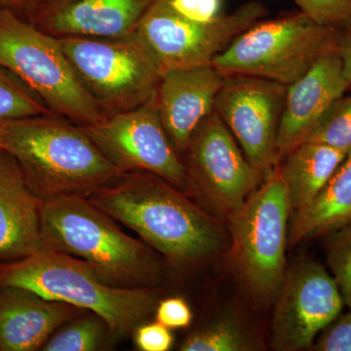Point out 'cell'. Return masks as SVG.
Segmentation results:
<instances>
[{
    "instance_id": "ac0fdd59",
    "label": "cell",
    "mask_w": 351,
    "mask_h": 351,
    "mask_svg": "<svg viewBox=\"0 0 351 351\" xmlns=\"http://www.w3.org/2000/svg\"><path fill=\"white\" fill-rule=\"evenodd\" d=\"M41 204L20 168L0 178V257L25 258L43 248Z\"/></svg>"
},
{
    "instance_id": "d6a6232c",
    "label": "cell",
    "mask_w": 351,
    "mask_h": 351,
    "mask_svg": "<svg viewBox=\"0 0 351 351\" xmlns=\"http://www.w3.org/2000/svg\"><path fill=\"white\" fill-rule=\"evenodd\" d=\"M7 157L8 156H7L5 152L0 151V178L19 168L17 163H13L12 161L7 159Z\"/></svg>"
},
{
    "instance_id": "484cf974",
    "label": "cell",
    "mask_w": 351,
    "mask_h": 351,
    "mask_svg": "<svg viewBox=\"0 0 351 351\" xmlns=\"http://www.w3.org/2000/svg\"><path fill=\"white\" fill-rule=\"evenodd\" d=\"M301 12L318 24L345 34L351 31V0H294Z\"/></svg>"
},
{
    "instance_id": "ffe728a7",
    "label": "cell",
    "mask_w": 351,
    "mask_h": 351,
    "mask_svg": "<svg viewBox=\"0 0 351 351\" xmlns=\"http://www.w3.org/2000/svg\"><path fill=\"white\" fill-rule=\"evenodd\" d=\"M351 221V152L326 186L304 209L295 212L288 239L291 246L321 237Z\"/></svg>"
},
{
    "instance_id": "9a60e30c",
    "label": "cell",
    "mask_w": 351,
    "mask_h": 351,
    "mask_svg": "<svg viewBox=\"0 0 351 351\" xmlns=\"http://www.w3.org/2000/svg\"><path fill=\"white\" fill-rule=\"evenodd\" d=\"M348 89L338 51L321 58L306 75L288 85L277 134L279 165L306 141L330 106Z\"/></svg>"
},
{
    "instance_id": "d6986e66",
    "label": "cell",
    "mask_w": 351,
    "mask_h": 351,
    "mask_svg": "<svg viewBox=\"0 0 351 351\" xmlns=\"http://www.w3.org/2000/svg\"><path fill=\"white\" fill-rule=\"evenodd\" d=\"M346 156L329 145L304 142L284 158L279 168L294 212L317 197Z\"/></svg>"
},
{
    "instance_id": "cb8c5ba5",
    "label": "cell",
    "mask_w": 351,
    "mask_h": 351,
    "mask_svg": "<svg viewBox=\"0 0 351 351\" xmlns=\"http://www.w3.org/2000/svg\"><path fill=\"white\" fill-rule=\"evenodd\" d=\"M54 114L24 83L0 66V122Z\"/></svg>"
},
{
    "instance_id": "30bf717a",
    "label": "cell",
    "mask_w": 351,
    "mask_h": 351,
    "mask_svg": "<svg viewBox=\"0 0 351 351\" xmlns=\"http://www.w3.org/2000/svg\"><path fill=\"white\" fill-rule=\"evenodd\" d=\"M80 127L104 156L124 173H151L176 189L188 186L186 166L164 129L156 96L129 112Z\"/></svg>"
},
{
    "instance_id": "4dcf8cb0",
    "label": "cell",
    "mask_w": 351,
    "mask_h": 351,
    "mask_svg": "<svg viewBox=\"0 0 351 351\" xmlns=\"http://www.w3.org/2000/svg\"><path fill=\"white\" fill-rule=\"evenodd\" d=\"M338 52L341 58L343 75L351 88V31L341 34Z\"/></svg>"
},
{
    "instance_id": "1f68e13d",
    "label": "cell",
    "mask_w": 351,
    "mask_h": 351,
    "mask_svg": "<svg viewBox=\"0 0 351 351\" xmlns=\"http://www.w3.org/2000/svg\"><path fill=\"white\" fill-rule=\"evenodd\" d=\"M40 0H0L1 7L9 9L17 14L18 16L24 15L29 17V22H32V17L38 9Z\"/></svg>"
},
{
    "instance_id": "83f0119b",
    "label": "cell",
    "mask_w": 351,
    "mask_h": 351,
    "mask_svg": "<svg viewBox=\"0 0 351 351\" xmlns=\"http://www.w3.org/2000/svg\"><path fill=\"white\" fill-rule=\"evenodd\" d=\"M191 320V307L182 298H169L157 304L156 321L169 329L188 327Z\"/></svg>"
},
{
    "instance_id": "9c48e42d",
    "label": "cell",
    "mask_w": 351,
    "mask_h": 351,
    "mask_svg": "<svg viewBox=\"0 0 351 351\" xmlns=\"http://www.w3.org/2000/svg\"><path fill=\"white\" fill-rule=\"evenodd\" d=\"M267 15L265 4L253 0L211 22H196L176 12L169 0H156L135 32L162 75L171 69L210 66L237 36Z\"/></svg>"
},
{
    "instance_id": "8fae6325",
    "label": "cell",
    "mask_w": 351,
    "mask_h": 351,
    "mask_svg": "<svg viewBox=\"0 0 351 351\" xmlns=\"http://www.w3.org/2000/svg\"><path fill=\"white\" fill-rule=\"evenodd\" d=\"M286 90V85L265 78L225 75L215 101V112L262 181L279 166L276 141Z\"/></svg>"
},
{
    "instance_id": "f546056e",
    "label": "cell",
    "mask_w": 351,
    "mask_h": 351,
    "mask_svg": "<svg viewBox=\"0 0 351 351\" xmlns=\"http://www.w3.org/2000/svg\"><path fill=\"white\" fill-rule=\"evenodd\" d=\"M136 345L143 351H167L173 346L169 328L159 322L138 326L135 334Z\"/></svg>"
},
{
    "instance_id": "8992f818",
    "label": "cell",
    "mask_w": 351,
    "mask_h": 351,
    "mask_svg": "<svg viewBox=\"0 0 351 351\" xmlns=\"http://www.w3.org/2000/svg\"><path fill=\"white\" fill-rule=\"evenodd\" d=\"M343 32L301 12L260 20L237 36L212 66L223 75H247L292 84L330 53Z\"/></svg>"
},
{
    "instance_id": "5b68a950",
    "label": "cell",
    "mask_w": 351,
    "mask_h": 351,
    "mask_svg": "<svg viewBox=\"0 0 351 351\" xmlns=\"http://www.w3.org/2000/svg\"><path fill=\"white\" fill-rule=\"evenodd\" d=\"M0 66L10 71L51 112L76 125L105 115L80 82L59 38L0 7Z\"/></svg>"
},
{
    "instance_id": "7a4b0ae2",
    "label": "cell",
    "mask_w": 351,
    "mask_h": 351,
    "mask_svg": "<svg viewBox=\"0 0 351 351\" xmlns=\"http://www.w3.org/2000/svg\"><path fill=\"white\" fill-rule=\"evenodd\" d=\"M0 151L16 161L27 186L41 199L84 196L126 174L82 127L55 114L0 122Z\"/></svg>"
},
{
    "instance_id": "836d02e7",
    "label": "cell",
    "mask_w": 351,
    "mask_h": 351,
    "mask_svg": "<svg viewBox=\"0 0 351 351\" xmlns=\"http://www.w3.org/2000/svg\"><path fill=\"white\" fill-rule=\"evenodd\" d=\"M0 7H1V3H0Z\"/></svg>"
},
{
    "instance_id": "ba28073f",
    "label": "cell",
    "mask_w": 351,
    "mask_h": 351,
    "mask_svg": "<svg viewBox=\"0 0 351 351\" xmlns=\"http://www.w3.org/2000/svg\"><path fill=\"white\" fill-rule=\"evenodd\" d=\"M292 210L280 168L230 215L233 258L252 297L276 301L285 278L288 219Z\"/></svg>"
},
{
    "instance_id": "44dd1931",
    "label": "cell",
    "mask_w": 351,
    "mask_h": 351,
    "mask_svg": "<svg viewBox=\"0 0 351 351\" xmlns=\"http://www.w3.org/2000/svg\"><path fill=\"white\" fill-rule=\"evenodd\" d=\"M257 348L255 339L237 320L226 318L191 335L182 351H248Z\"/></svg>"
},
{
    "instance_id": "d4e9b609",
    "label": "cell",
    "mask_w": 351,
    "mask_h": 351,
    "mask_svg": "<svg viewBox=\"0 0 351 351\" xmlns=\"http://www.w3.org/2000/svg\"><path fill=\"white\" fill-rule=\"evenodd\" d=\"M103 325L98 319H82L58 332L43 348L47 351H89L98 348Z\"/></svg>"
},
{
    "instance_id": "3957f363",
    "label": "cell",
    "mask_w": 351,
    "mask_h": 351,
    "mask_svg": "<svg viewBox=\"0 0 351 351\" xmlns=\"http://www.w3.org/2000/svg\"><path fill=\"white\" fill-rule=\"evenodd\" d=\"M0 287L25 289L49 301L91 311L121 336L137 329L158 304L154 289L114 285L82 261L44 247L20 262L1 265Z\"/></svg>"
},
{
    "instance_id": "2e32d148",
    "label": "cell",
    "mask_w": 351,
    "mask_h": 351,
    "mask_svg": "<svg viewBox=\"0 0 351 351\" xmlns=\"http://www.w3.org/2000/svg\"><path fill=\"white\" fill-rule=\"evenodd\" d=\"M156 0H40L32 24L55 38H110L135 31Z\"/></svg>"
},
{
    "instance_id": "4fadbf2b",
    "label": "cell",
    "mask_w": 351,
    "mask_h": 351,
    "mask_svg": "<svg viewBox=\"0 0 351 351\" xmlns=\"http://www.w3.org/2000/svg\"><path fill=\"white\" fill-rule=\"evenodd\" d=\"M182 156L189 182L228 216L244 204L262 182L215 110L197 127Z\"/></svg>"
},
{
    "instance_id": "52a82bcc",
    "label": "cell",
    "mask_w": 351,
    "mask_h": 351,
    "mask_svg": "<svg viewBox=\"0 0 351 351\" xmlns=\"http://www.w3.org/2000/svg\"><path fill=\"white\" fill-rule=\"evenodd\" d=\"M80 82L105 117L145 105L161 78L151 51L136 32L110 38H60Z\"/></svg>"
},
{
    "instance_id": "277c9868",
    "label": "cell",
    "mask_w": 351,
    "mask_h": 351,
    "mask_svg": "<svg viewBox=\"0 0 351 351\" xmlns=\"http://www.w3.org/2000/svg\"><path fill=\"white\" fill-rule=\"evenodd\" d=\"M40 230L44 248L82 261L114 285L142 287L158 270L154 253L85 196L43 199Z\"/></svg>"
},
{
    "instance_id": "603a6c76",
    "label": "cell",
    "mask_w": 351,
    "mask_h": 351,
    "mask_svg": "<svg viewBox=\"0 0 351 351\" xmlns=\"http://www.w3.org/2000/svg\"><path fill=\"white\" fill-rule=\"evenodd\" d=\"M328 269L351 311V221L321 235Z\"/></svg>"
},
{
    "instance_id": "4316f807",
    "label": "cell",
    "mask_w": 351,
    "mask_h": 351,
    "mask_svg": "<svg viewBox=\"0 0 351 351\" xmlns=\"http://www.w3.org/2000/svg\"><path fill=\"white\" fill-rule=\"evenodd\" d=\"M313 351H351V311L339 314L314 339Z\"/></svg>"
},
{
    "instance_id": "7402d4cb",
    "label": "cell",
    "mask_w": 351,
    "mask_h": 351,
    "mask_svg": "<svg viewBox=\"0 0 351 351\" xmlns=\"http://www.w3.org/2000/svg\"><path fill=\"white\" fill-rule=\"evenodd\" d=\"M304 142H316L332 149L351 152V94H345L330 106Z\"/></svg>"
},
{
    "instance_id": "5bb4252c",
    "label": "cell",
    "mask_w": 351,
    "mask_h": 351,
    "mask_svg": "<svg viewBox=\"0 0 351 351\" xmlns=\"http://www.w3.org/2000/svg\"><path fill=\"white\" fill-rule=\"evenodd\" d=\"M223 80L225 75L212 64L171 69L161 75L156 94L157 110L180 156L201 122L214 112Z\"/></svg>"
},
{
    "instance_id": "e0dca14e",
    "label": "cell",
    "mask_w": 351,
    "mask_h": 351,
    "mask_svg": "<svg viewBox=\"0 0 351 351\" xmlns=\"http://www.w3.org/2000/svg\"><path fill=\"white\" fill-rule=\"evenodd\" d=\"M76 313V307L31 291L0 287V350H38Z\"/></svg>"
},
{
    "instance_id": "f1b7e54d",
    "label": "cell",
    "mask_w": 351,
    "mask_h": 351,
    "mask_svg": "<svg viewBox=\"0 0 351 351\" xmlns=\"http://www.w3.org/2000/svg\"><path fill=\"white\" fill-rule=\"evenodd\" d=\"M173 9L196 22H211L221 16L223 0H169Z\"/></svg>"
},
{
    "instance_id": "7c38bea8",
    "label": "cell",
    "mask_w": 351,
    "mask_h": 351,
    "mask_svg": "<svg viewBox=\"0 0 351 351\" xmlns=\"http://www.w3.org/2000/svg\"><path fill=\"white\" fill-rule=\"evenodd\" d=\"M276 302L270 343L279 351L308 350L345 306L334 278L314 260L287 269Z\"/></svg>"
},
{
    "instance_id": "6da1fadb",
    "label": "cell",
    "mask_w": 351,
    "mask_h": 351,
    "mask_svg": "<svg viewBox=\"0 0 351 351\" xmlns=\"http://www.w3.org/2000/svg\"><path fill=\"white\" fill-rule=\"evenodd\" d=\"M84 196L171 262H198L223 246L225 234L219 223L179 189L151 173H126Z\"/></svg>"
}]
</instances>
